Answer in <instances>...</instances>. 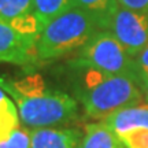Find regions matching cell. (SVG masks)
Listing matches in <instances>:
<instances>
[{
    "instance_id": "obj_2",
    "label": "cell",
    "mask_w": 148,
    "mask_h": 148,
    "mask_svg": "<svg viewBox=\"0 0 148 148\" xmlns=\"http://www.w3.org/2000/svg\"><path fill=\"white\" fill-rule=\"evenodd\" d=\"M66 73L73 97L93 119L103 121L116 111L144 100L143 90L132 77L107 74L74 59L67 62Z\"/></svg>"
},
{
    "instance_id": "obj_4",
    "label": "cell",
    "mask_w": 148,
    "mask_h": 148,
    "mask_svg": "<svg viewBox=\"0 0 148 148\" xmlns=\"http://www.w3.org/2000/svg\"><path fill=\"white\" fill-rule=\"evenodd\" d=\"M73 59L107 74L127 75L134 79V59L108 30L96 32Z\"/></svg>"
},
{
    "instance_id": "obj_10",
    "label": "cell",
    "mask_w": 148,
    "mask_h": 148,
    "mask_svg": "<svg viewBox=\"0 0 148 148\" xmlns=\"http://www.w3.org/2000/svg\"><path fill=\"white\" fill-rule=\"evenodd\" d=\"M21 118L14 100L0 86V143L5 141L21 126Z\"/></svg>"
},
{
    "instance_id": "obj_16",
    "label": "cell",
    "mask_w": 148,
    "mask_h": 148,
    "mask_svg": "<svg viewBox=\"0 0 148 148\" xmlns=\"http://www.w3.org/2000/svg\"><path fill=\"white\" fill-rule=\"evenodd\" d=\"M134 59V79L140 88L148 84V45L133 56Z\"/></svg>"
},
{
    "instance_id": "obj_5",
    "label": "cell",
    "mask_w": 148,
    "mask_h": 148,
    "mask_svg": "<svg viewBox=\"0 0 148 148\" xmlns=\"http://www.w3.org/2000/svg\"><path fill=\"white\" fill-rule=\"evenodd\" d=\"M106 30L112 33L132 56H136L148 45V11L127 10L116 4Z\"/></svg>"
},
{
    "instance_id": "obj_12",
    "label": "cell",
    "mask_w": 148,
    "mask_h": 148,
    "mask_svg": "<svg viewBox=\"0 0 148 148\" xmlns=\"http://www.w3.org/2000/svg\"><path fill=\"white\" fill-rule=\"evenodd\" d=\"M34 12L48 25L53 18L75 7L74 0H33Z\"/></svg>"
},
{
    "instance_id": "obj_15",
    "label": "cell",
    "mask_w": 148,
    "mask_h": 148,
    "mask_svg": "<svg viewBox=\"0 0 148 148\" xmlns=\"http://www.w3.org/2000/svg\"><path fill=\"white\" fill-rule=\"evenodd\" d=\"M0 148H32L30 129L26 126H19L5 141L0 143Z\"/></svg>"
},
{
    "instance_id": "obj_6",
    "label": "cell",
    "mask_w": 148,
    "mask_h": 148,
    "mask_svg": "<svg viewBox=\"0 0 148 148\" xmlns=\"http://www.w3.org/2000/svg\"><path fill=\"white\" fill-rule=\"evenodd\" d=\"M36 45V38L22 34L0 18V63L33 66L38 62Z\"/></svg>"
},
{
    "instance_id": "obj_7",
    "label": "cell",
    "mask_w": 148,
    "mask_h": 148,
    "mask_svg": "<svg viewBox=\"0 0 148 148\" xmlns=\"http://www.w3.org/2000/svg\"><path fill=\"white\" fill-rule=\"evenodd\" d=\"M32 148H79L84 133L74 127L30 129Z\"/></svg>"
},
{
    "instance_id": "obj_3",
    "label": "cell",
    "mask_w": 148,
    "mask_h": 148,
    "mask_svg": "<svg viewBox=\"0 0 148 148\" xmlns=\"http://www.w3.org/2000/svg\"><path fill=\"white\" fill-rule=\"evenodd\" d=\"M99 30L93 16L74 7L44 27L37 40V59L38 62H51L78 51Z\"/></svg>"
},
{
    "instance_id": "obj_14",
    "label": "cell",
    "mask_w": 148,
    "mask_h": 148,
    "mask_svg": "<svg viewBox=\"0 0 148 148\" xmlns=\"http://www.w3.org/2000/svg\"><path fill=\"white\" fill-rule=\"evenodd\" d=\"M118 138L125 148H148V129L144 127L132 129Z\"/></svg>"
},
{
    "instance_id": "obj_13",
    "label": "cell",
    "mask_w": 148,
    "mask_h": 148,
    "mask_svg": "<svg viewBox=\"0 0 148 148\" xmlns=\"http://www.w3.org/2000/svg\"><path fill=\"white\" fill-rule=\"evenodd\" d=\"M34 11L33 0H0V18L7 22Z\"/></svg>"
},
{
    "instance_id": "obj_1",
    "label": "cell",
    "mask_w": 148,
    "mask_h": 148,
    "mask_svg": "<svg viewBox=\"0 0 148 148\" xmlns=\"http://www.w3.org/2000/svg\"><path fill=\"white\" fill-rule=\"evenodd\" d=\"M0 86L14 100L22 125L27 129L63 127L78 118V101L49 86L41 74L29 71L16 77L1 74Z\"/></svg>"
},
{
    "instance_id": "obj_17",
    "label": "cell",
    "mask_w": 148,
    "mask_h": 148,
    "mask_svg": "<svg viewBox=\"0 0 148 148\" xmlns=\"http://www.w3.org/2000/svg\"><path fill=\"white\" fill-rule=\"evenodd\" d=\"M116 3L127 10L147 12L148 11V0H116Z\"/></svg>"
},
{
    "instance_id": "obj_9",
    "label": "cell",
    "mask_w": 148,
    "mask_h": 148,
    "mask_svg": "<svg viewBox=\"0 0 148 148\" xmlns=\"http://www.w3.org/2000/svg\"><path fill=\"white\" fill-rule=\"evenodd\" d=\"M79 148H125L121 140L104 121L89 123L85 127Z\"/></svg>"
},
{
    "instance_id": "obj_18",
    "label": "cell",
    "mask_w": 148,
    "mask_h": 148,
    "mask_svg": "<svg viewBox=\"0 0 148 148\" xmlns=\"http://www.w3.org/2000/svg\"><path fill=\"white\" fill-rule=\"evenodd\" d=\"M141 90H143V95H144V100L148 103V84L144 85L143 88H141Z\"/></svg>"
},
{
    "instance_id": "obj_11",
    "label": "cell",
    "mask_w": 148,
    "mask_h": 148,
    "mask_svg": "<svg viewBox=\"0 0 148 148\" xmlns=\"http://www.w3.org/2000/svg\"><path fill=\"white\" fill-rule=\"evenodd\" d=\"M75 7L86 11L95 18L100 30H106L112 11L116 7V0H74Z\"/></svg>"
},
{
    "instance_id": "obj_8",
    "label": "cell",
    "mask_w": 148,
    "mask_h": 148,
    "mask_svg": "<svg viewBox=\"0 0 148 148\" xmlns=\"http://www.w3.org/2000/svg\"><path fill=\"white\" fill-rule=\"evenodd\" d=\"M103 121L110 126V129L118 137L132 129H138V127L148 129V103L122 108L107 116Z\"/></svg>"
}]
</instances>
